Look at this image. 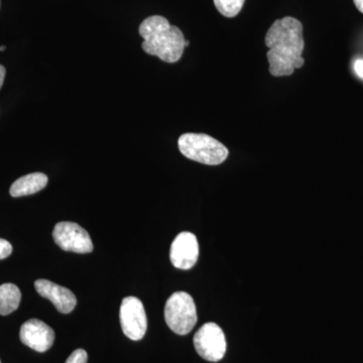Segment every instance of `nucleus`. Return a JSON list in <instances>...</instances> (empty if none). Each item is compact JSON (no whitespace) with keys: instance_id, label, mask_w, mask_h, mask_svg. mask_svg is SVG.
Masks as SVG:
<instances>
[{"instance_id":"obj_1","label":"nucleus","mask_w":363,"mask_h":363,"mask_svg":"<svg viewBox=\"0 0 363 363\" xmlns=\"http://www.w3.org/2000/svg\"><path fill=\"white\" fill-rule=\"evenodd\" d=\"M264 42L269 49L267 52L269 73L274 77L292 75L296 69L304 66L303 25L297 18L286 16L274 21Z\"/></svg>"},{"instance_id":"obj_2","label":"nucleus","mask_w":363,"mask_h":363,"mask_svg":"<svg viewBox=\"0 0 363 363\" xmlns=\"http://www.w3.org/2000/svg\"><path fill=\"white\" fill-rule=\"evenodd\" d=\"M142 35L143 51L166 63L173 64L183 56L185 37L178 26H172L166 18L152 16L145 18L138 28Z\"/></svg>"},{"instance_id":"obj_3","label":"nucleus","mask_w":363,"mask_h":363,"mask_svg":"<svg viewBox=\"0 0 363 363\" xmlns=\"http://www.w3.org/2000/svg\"><path fill=\"white\" fill-rule=\"evenodd\" d=\"M181 154L189 160L217 166L228 157V149L212 136L204 133H184L178 140Z\"/></svg>"},{"instance_id":"obj_4","label":"nucleus","mask_w":363,"mask_h":363,"mask_svg":"<svg viewBox=\"0 0 363 363\" xmlns=\"http://www.w3.org/2000/svg\"><path fill=\"white\" fill-rule=\"evenodd\" d=\"M164 320L174 333L187 335L197 323L194 300L186 292L174 293L164 306Z\"/></svg>"},{"instance_id":"obj_5","label":"nucleus","mask_w":363,"mask_h":363,"mask_svg":"<svg viewBox=\"0 0 363 363\" xmlns=\"http://www.w3.org/2000/svg\"><path fill=\"white\" fill-rule=\"evenodd\" d=\"M193 343L198 354L207 362H220L225 355V335L220 326L213 322L203 325L201 328L196 332Z\"/></svg>"},{"instance_id":"obj_6","label":"nucleus","mask_w":363,"mask_h":363,"mask_svg":"<svg viewBox=\"0 0 363 363\" xmlns=\"http://www.w3.org/2000/svg\"><path fill=\"white\" fill-rule=\"evenodd\" d=\"M119 319L124 335L130 340L138 341L145 335L147 328V314L140 298H124L119 311Z\"/></svg>"},{"instance_id":"obj_7","label":"nucleus","mask_w":363,"mask_h":363,"mask_svg":"<svg viewBox=\"0 0 363 363\" xmlns=\"http://www.w3.org/2000/svg\"><path fill=\"white\" fill-rule=\"evenodd\" d=\"M52 238L60 248L65 252L90 253L93 243L89 233L74 222H60L55 226Z\"/></svg>"},{"instance_id":"obj_8","label":"nucleus","mask_w":363,"mask_h":363,"mask_svg":"<svg viewBox=\"0 0 363 363\" xmlns=\"http://www.w3.org/2000/svg\"><path fill=\"white\" fill-rule=\"evenodd\" d=\"M199 257V243L194 234L181 233L176 236L169 250V259L177 269H190Z\"/></svg>"},{"instance_id":"obj_9","label":"nucleus","mask_w":363,"mask_h":363,"mask_svg":"<svg viewBox=\"0 0 363 363\" xmlns=\"http://www.w3.org/2000/svg\"><path fill=\"white\" fill-rule=\"evenodd\" d=\"M21 341L38 352H45L52 347L55 332L49 325L39 319H30L21 327Z\"/></svg>"},{"instance_id":"obj_10","label":"nucleus","mask_w":363,"mask_h":363,"mask_svg":"<svg viewBox=\"0 0 363 363\" xmlns=\"http://www.w3.org/2000/svg\"><path fill=\"white\" fill-rule=\"evenodd\" d=\"M35 291L43 298H48L62 314H69L75 309L77 298L69 289L64 288L48 279H38Z\"/></svg>"},{"instance_id":"obj_11","label":"nucleus","mask_w":363,"mask_h":363,"mask_svg":"<svg viewBox=\"0 0 363 363\" xmlns=\"http://www.w3.org/2000/svg\"><path fill=\"white\" fill-rule=\"evenodd\" d=\"M47 175L43 173L28 174L18 179L11 185L9 193L14 198L23 197V196L33 195L40 192L48 185Z\"/></svg>"},{"instance_id":"obj_12","label":"nucleus","mask_w":363,"mask_h":363,"mask_svg":"<svg viewBox=\"0 0 363 363\" xmlns=\"http://www.w3.org/2000/svg\"><path fill=\"white\" fill-rule=\"evenodd\" d=\"M21 300V293L18 286L9 283L0 286V315L6 316L16 311Z\"/></svg>"},{"instance_id":"obj_13","label":"nucleus","mask_w":363,"mask_h":363,"mask_svg":"<svg viewBox=\"0 0 363 363\" xmlns=\"http://www.w3.org/2000/svg\"><path fill=\"white\" fill-rule=\"evenodd\" d=\"M217 11L226 16V18H234L240 13L245 0H213Z\"/></svg>"},{"instance_id":"obj_14","label":"nucleus","mask_w":363,"mask_h":363,"mask_svg":"<svg viewBox=\"0 0 363 363\" xmlns=\"http://www.w3.org/2000/svg\"><path fill=\"white\" fill-rule=\"evenodd\" d=\"M88 354L84 350H76L68 357L66 363H87Z\"/></svg>"},{"instance_id":"obj_15","label":"nucleus","mask_w":363,"mask_h":363,"mask_svg":"<svg viewBox=\"0 0 363 363\" xmlns=\"http://www.w3.org/2000/svg\"><path fill=\"white\" fill-rule=\"evenodd\" d=\"M13 252V245L6 240L0 238V260L6 259Z\"/></svg>"},{"instance_id":"obj_16","label":"nucleus","mask_w":363,"mask_h":363,"mask_svg":"<svg viewBox=\"0 0 363 363\" xmlns=\"http://www.w3.org/2000/svg\"><path fill=\"white\" fill-rule=\"evenodd\" d=\"M354 69L358 77L363 79V60H357L355 62Z\"/></svg>"},{"instance_id":"obj_17","label":"nucleus","mask_w":363,"mask_h":363,"mask_svg":"<svg viewBox=\"0 0 363 363\" xmlns=\"http://www.w3.org/2000/svg\"><path fill=\"white\" fill-rule=\"evenodd\" d=\"M6 73V68H4V66L0 65V89H1L2 85H4Z\"/></svg>"},{"instance_id":"obj_18","label":"nucleus","mask_w":363,"mask_h":363,"mask_svg":"<svg viewBox=\"0 0 363 363\" xmlns=\"http://www.w3.org/2000/svg\"><path fill=\"white\" fill-rule=\"evenodd\" d=\"M354 2L355 6L360 13H363V0H353Z\"/></svg>"},{"instance_id":"obj_19","label":"nucleus","mask_w":363,"mask_h":363,"mask_svg":"<svg viewBox=\"0 0 363 363\" xmlns=\"http://www.w3.org/2000/svg\"><path fill=\"white\" fill-rule=\"evenodd\" d=\"M6 45H1V47H0V52L6 51Z\"/></svg>"},{"instance_id":"obj_20","label":"nucleus","mask_w":363,"mask_h":363,"mask_svg":"<svg viewBox=\"0 0 363 363\" xmlns=\"http://www.w3.org/2000/svg\"><path fill=\"white\" fill-rule=\"evenodd\" d=\"M0 363H1V362H0Z\"/></svg>"}]
</instances>
